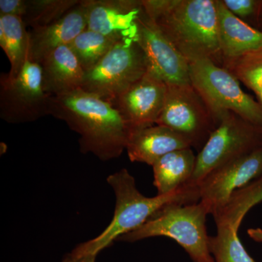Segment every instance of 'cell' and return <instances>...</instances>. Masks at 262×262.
<instances>
[{"instance_id":"6da1fadb","label":"cell","mask_w":262,"mask_h":262,"mask_svg":"<svg viewBox=\"0 0 262 262\" xmlns=\"http://www.w3.org/2000/svg\"><path fill=\"white\" fill-rule=\"evenodd\" d=\"M148 18L189 61L223 67L215 0H141Z\"/></svg>"},{"instance_id":"7a4b0ae2","label":"cell","mask_w":262,"mask_h":262,"mask_svg":"<svg viewBox=\"0 0 262 262\" xmlns=\"http://www.w3.org/2000/svg\"><path fill=\"white\" fill-rule=\"evenodd\" d=\"M49 115L80 135L79 144L84 154L91 152L108 161L126 149L129 130L123 119L111 103L96 95L81 89L51 96Z\"/></svg>"},{"instance_id":"3957f363","label":"cell","mask_w":262,"mask_h":262,"mask_svg":"<svg viewBox=\"0 0 262 262\" xmlns=\"http://www.w3.org/2000/svg\"><path fill=\"white\" fill-rule=\"evenodd\" d=\"M107 182L116 196L113 220L97 237L79 244L72 251L76 255H98L114 241L144 225L165 206L201 201L199 187L189 183L168 194L147 198L138 190L135 179L125 168L108 176Z\"/></svg>"},{"instance_id":"277c9868","label":"cell","mask_w":262,"mask_h":262,"mask_svg":"<svg viewBox=\"0 0 262 262\" xmlns=\"http://www.w3.org/2000/svg\"><path fill=\"white\" fill-rule=\"evenodd\" d=\"M208 208L201 201L191 204L174 203L164 207L140 227L117 241L134 243L149 237L173 239L194 262H214L208 247Z\"/></svg>"},{"instance_id":"5b68a950","label":"cell","mask_w":262,"mask_h":262,"mask_svg":"<svg viewBox=\"0 0 262 262\" xmlns=\"http://www.w3.org/2000/svg\"><path fill=\"white\" fill-rule=\"evenodd\" d=\"M189 77L219 122L232 112L262 126L261 106L243 91L239 81L227 69L211 60H199L189 63Z\"/></svg>"},{"instance_id":"8992f818","label":"cell","mask_w":262,"mask_h":262,"mask_svg":"<svg viewBox=\"0 0 262 262\" xmlns=\"http://www.w3.org/2000/svg\"><path fill=\"white\" fill-rule=\"evenodd\" d=\"M262 148V126L229 112L196 157L189 184L198 186L211 170Z\"/></svg>"},{"instance_id":"52a82bcc","label":"cell","mask_w":262,"mask_h":262,"mask_svg":"<svg viewBox=\"0 0 262 262\" xmlns=\"http://www.w3.org/2000/svg\"><path fill=\"white\" fill-rule=\"evenodd\" d=\"M155 125L173 130L199 152L220 122L190 83L167 84L163 110Z\"/></svg>"},{"instance_id":"ba28073f","label":"cell","mask_w":262,"mask_h":262,"mask_svg":"<svg viewBox=\"0 0 262 262\" xmlns=\"http://www.w3.org/2000/svg\"><path fill=\"white\" fill-rule=\"evenodd\" d=\"M147 71L146 56L139 42L123 39L118 41L97 65L84 72L82 89L110 102Z\"/></svg>"},{"instance_id":"9c48e42d","label":"cell","mask_w":262,"mask_h":262,"mask_svg":"<svg viewBox=\"0 0 262 262\" xmlns=\"http://www.w3.org/2000/svg\"><path fill=\"white\" fill-rule=\"evenodd\" d=\"M51 96L43 87L42 67L29 58L18 76L0 77V117L8 123L36 121L49 115Z\"/></svg>"},{"instance_id":"30bf717a","label":"cell","mask_w":262,"mask_h":262,"mask_svg":"<svg viewBox=\"0 0 262 262\" xmlns=\"http://www.w3.org/2000/svg\"><path fill=\"white\" fill-rule=\"evenodd\" d=\"M262 174V148L231 160L207 174L199 183L201 202L210 214L222 208L236 191Z\"/></svg>"},{"instance_id":"8fae6325","label":"cell","mask_w":262,"mask_h":262,"mask_svg":"<svg viewBox=\"0 0 262 262\" xmlns=\"http://www.w3.org/2000/svg\"><path fill=\"white\" fill-rule=\"evenodd\" d=\"M166 89L167 84L148 70L110 103L120 114L130 134L156 124L163 110Z\"/></svg>"},{"instance_id":"7c38bea8","label":"cell","mask_w":262,"mask_h":262,"mask_svg":"<svg viewBox=\"0 0 262 262\" xmlns=\"http://www.w3.org/2000/svg\"><path fill=\"white\" fill-rule=\"evenodd\" d=\"M137 42L148 70L167 84H190L189 63L146 13L139 20Z\"/></svg>"},{"instance_id":"4fadbf2b","label":"cell","mask_w":262,"mask_h":262,"mask_svg":"<svg viewBox=\"0 0 262 262\" xmlns=\"http://www.w3.org/2000/svg\"><path fill=\"white\" fill-rule=\"evenodd\" d=\"M87 29L117 41L139 36V20L145 13L141 0H81Z\"/></svg>"},{"instance_id":"5bb4252c","label":"cell","mask_w":262,"mask_h":262,"mask_svg":"<svg viewBox=\"0 0 262 262\" xmlns=\"http://www.w3.org/2000/svg\"><path fill=\"white\" fill-rule=\"evenodd\" d=\"M87 25L85 9L80 0L59 20L29 32V59L40 63L43 58L57 48L68 46L87 29Z\"/></svg>"},{"instance_id":"9a60e30c","label":"cell","mask_w":262,"mask_h":262,"mask_svg":"<svg viewBox=\"0 0 262 262\" xmlns=\"http://www.w3.org/2000/svg\"><path fill=\"white\" fill-rule=\"evenodd\" d=\"M215 3L219 39L224 63L248 53L262 51V31L232 14L222 0H215Z\"/></svg>"},{"instance_id":"2e32d148","label":"cell","mask_w":262,"mask_h":262,"mask_svg":"<svg viewBox=\"0 0 262 262\" xmlns=\"http://www.w3.org/2000/svg\"><path fill=\"white\" fill-rule=\"evenodd\" d=\"M43 87L51 96H58L81 89L84 71L70 46H63L43 58Z\"/></svg>"},{"instance_id":"e0dca14e","label":"cell","mask_w":262,"mask_h":262,"mask_svg":"<svg viewBox=\"0 0 262 262\" xmlns=\"http://www.w3.org/2000/svg\"><path fill=\"white\" fill-rule=\"evenodd\" d=\"M191 148L187 141L168 127L154 125L129 134L126 146L131 162L153 165L164 155Z\"/></svg>"},{"instance_id":"ac0fdd59","label":"cell","mask_w":262,"mask_h":262,"mask_svg":"<svg viewBox=\"0 0 262 262\" xmlns=\"http://www.w3.org/2000/svg\"><path fill=\"white\" fill-rule=\"evenodd\" d=\"M196 157L192 148L176 150L164 155L152 165L158 194L177 190L192 178Z\"/></svg>"},{"instance_id":"d6986e66","label":"cell","mask_w":262,"mask_h":262,"mask_svg":"<svg viewBox=\"0 0 262 262\" xmlns=\"http://www.w3.org/2000/svg\"><path fill=\"white\" fill-rule=\"evenodd\" d=\"M23 18L14 15H0V46L10 63L8 75L14 78L29 58V32Z\"/></svg>"},{"instance_id":"ffe728a7","label":"cell","mask_w":262,"mask_h":262,"mask_svg":"<svg viewBox=\"0 0 262 262\" xmlns=\"http://www.w3.org/2000/svg\"><path fill=\"white\" fill-rule=\"evenodd\" d=\"M262 202V174L230 196L222 208L213 213L216 227L229 226L238 231L248 212Z\"/></svg>"},{"instance_id":"44dd1931","label":"cell","mask_w":262,"mask_h":262,"mask_svg":"<svg viewBox=\"0 0 262 262\" xmlns=\"http://www.w3.org/2000/svg\"><path fill=\"white\" fill-rule=\"evenodd\" d=\"M117 42L113 38L86 29L68 46L85 72L97 65Z\"/></svg>"},{"instance_id":"7402d4cb","label":"cell","mask_w":262,"mask_h":262,"mask_svg":"<svg viewBox=\"0 0 262 262\" xmlns=\"http://www.w3.org/2000/svg\"><path fill=\"white\" fill-rule=\"evenodd\" d=\"M237 233L232 227L220 226L217 234L209 236L208 247L214 262H256L245 249Z\"/></svg>"},{"instance_id":"603a6c76","label":"cell","mask_w":262,"mask_h":262,"mask_svg":"<svg viewBox=\"0 0 262 262\" xmlns=\"http://www.w3.org/2000/svg\"><path fill=\"white\" fill-rule=\"evenodd\" d=\"M80 3V0H27L26 26L37 29L54 23Z\"/></svg>"},{"instance_id":"cb8c5ba5","label":"cell","mask_w":262,"mask_h":262,"mask_svg":"<svg viewBox=\"0 0 262 262\" xmlns=\"http://www.w3.org/2000/svg\"><path fill=\"white\" fill-rule=\"evenodd\" d=\"M224 68L254 93L262 108V51L226 62Z\"/></svg>"},{"instance_id":"d4e9b609","label":"cell","mask_w":262,"mask_h":262,"mask_svg":"<svg viewBox=\"0 0 262 262\" xmlns=\"http://www.w3.org/2000/svg\"><path fill=\"white\" fill-rule=\"evenodd\" d=\"M222 2L232 14L258 29L262 0H222Z\"/></svg>"},{"instance_id":"484cf974","label":"cell","mask_w":262,"mask_h":262,"mask_svg":"<svg viewBox=\"0 0 262 262\" xmlns=\"http://www.w3.org/2000/svg\"><path fill=\"white\" fill-rule=\"evenodd\" d=\"M27 10V0H0V15H14L23 18Z\"/></svg>"},{"instance_id":"4316f807","label":"cell","mask_w":262,"mask_h":262,"mask_svg":"<svg viewBox=\"0 0 262 262\" xmlns=\"http://www.w3.org/2000/svg\"><path fill=\"white\" fill-rule=\"evenodd\" d=\"M97 255H76L71 252L66 255L61 262H96Z\"/></svg>"},{"instance_id":"83f0119b","label":"cell","mask_w":262,"mask_h":262,"mask_svg":"<svg viewBox=\"0 0 262 262\" xmlns=\"http://www.w3.org/2000/svg\"><path fill=\"white\" fill-rule=\"evenodd\" d=\"M248 236L253 241L258 243H262V229L251 228L247 231Z\"/></svg>"},{"instance_id":"f1b7e54d","label":"cell","mask_w":262,"mask_h":262,"mask_svg":"<svg viewBox=\"0 0 262 262\" xmlns=\"http://www.w3.org/2000/svg\"><path fill=\"white\" fill-rule=\"evenodd\" d=\"M258 29H259V30L262 31V19L260 20L259 26H258Z\"/></svg>"},{"instance_id":"f546056e","label":"cell","mask_w":262,"mask_h":262,"mask_svg":"<svg viewBox=\"0 0 262 262\" xmlns=\"http://www.w3.org/2000/svg\"><path fill=\"white\" fill-rule=\"evenodd\" d=\"M262 19V6H261V18H260V20Z\"/></svg>"}]
</instances>
